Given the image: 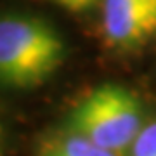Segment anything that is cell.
I'll return each mask as SVG.
<instances>
[{"instance_id":"1","label":"cell","mask_w":156,"mask_h":156,"mask_svg":"<svg viewBox=\"0 0 156 156\" xmlns=\"http://www.w3.org/2000/svg\"><path fill=\"white\" fill-rule=\"evenodd\" d=\"M66 57V45L50 23L35 16L0 17V85L33 89Z\"/></svg>"},{"instance_id":"2","label":"cell","mask_w":156,"mask_h":156,"mask_svg":"<svg viewBox=\"0 0 156 156\" xmlns=\"http://www.w3.org/2000/svg\"><path fill=\"white\" fill-rule=\"evenodd\" d=\"M68 128L122 156L142 130V108L128 89L104 83L90 90L69 115Z\"/></svg>"},{"instance_id":"3","label":"cell","mask_w":156,"mask_h":156,"mask_svg":"<svg viewBox=\"0 0 156 156\" xmlns=\"http://www.w3.org/2000/svg\"><path fill=\"white\" fill-rule=\"evenodd\" d=\"M102 28L115 47L146 44L156 35V0H104Z\"/></svg>"},{"instance_id":"4","label":"cell","mask_w":156,"mask_h":156,"mask_svg":"<svg viewBox=\"0 0 156 156\" xmlns=\"http://www.w3.org/2000/svg\"><path fill=\"white\" fill-rule=\"evenodd\" d=\"M42 156H118L94 144L82 135L69 132L64 137L52 139L42 147Z\"/></svg>"},{"instance_id":"5","label":"cell","mask_w":156,"mask_h":156,"mask_svg":"<svg viewBox=\"0 0 156 156\" xmlns=\"http://www.w3.org/2000/svg\"><path fill=\"white\" fill-rule=\"evenodd\" d=\"M130 156H156V122L140 130L130 147Z\"/></svg>"},{"instance_id":"6","label":"cell","mask_w":156,"mask_h":156,"mask_svg":"<svg viewBox=\"0 0 156 156\" xmlns=\"http://www.w3.org/2000/svg\"><path fill=\"white\" fill-rule=\"evenodd\" d=\"M57 5L64 7L68 11L71 12H83V11H89L97 4V0H50Z\"/></svg>"},{"instance_id":"7","label":"cell","mask_w":156,"mask_h":156,"mask_svg":"<svg viewBox=\"0 0 156 156\" xmlns=\"http://www.w3.org/2000/svg\"><path fill=\"white\" fill-rule=\"evenodd\" d=\"M2 144H4V128L0 125V153H2Z\"/></svg>"}]
</instances>
